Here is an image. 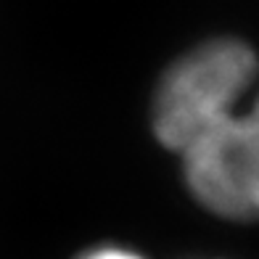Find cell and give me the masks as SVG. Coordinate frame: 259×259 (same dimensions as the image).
I'll return each mask as SVG.
<instances>
[{
	"mask_svg": "<svg viewBox=\"0 0 259 259\" xmlns=\"http://www.w3.org/2000/svg\"><path fill=\"white\" fill-rule=\"evenodd\" d=\"M259 88V53L251 42L217 34L164 66L151 93L148 124L175 156L235 116Z\"/></svg>",
	"mask_w": 259,
	"mask_h": 259,
	"instance_id": "6da1fadb",
	"label": "cell"
},
{
	"mask_svg": "<svg viewBox=\"0 0 259 259\" xmlns=\"http://www.w3.org/2000/svg\"><path fill=\"white\" fill-rule=\"evenodd\" d=\"M74 259H151V256H146L138 249H130V246H122V243H98L93 249H85Z\"/></svg>",
	"mask_w": 259,
	"mask_h": 259,
	"instance_id": "3957f363",
	"label": "cell"
},
{
	"mask_svg": "<svg viewBox=\"0 0 259 259\" xmlns=\"http://www.w3.org/2000/svg\"><path fill=\"white\" fill-rule=\"evenodd\" d=\"M185 191L228 222H259V88L243 109L180 156Z\"/></svg>",
	"mask_w": 259,
	"mask_h": 259,
	"instance_id": "7a4b0ae2",
	"label": "cell"
}]
</instances>
